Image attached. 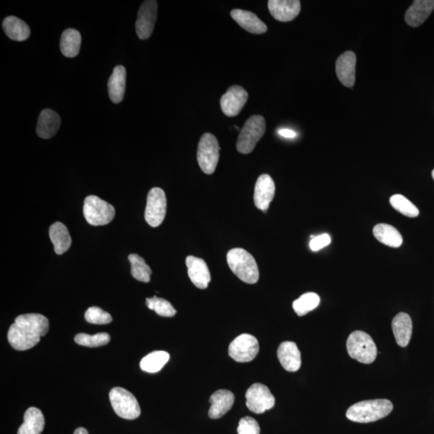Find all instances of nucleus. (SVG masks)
<instances>
[{
    "label": "nucleus",
    "mask_w": 434,
    "mask_h": 434,
    "mask_svg": "<svg viewBox=\"0 0 434 434\" xmlns=\"http://www.w3.org/2000/svg\"><path fill=\"white\" fill-rule=\"evenodd\" d=\"M49 319L40 314L18 316L10 326L8 340L14 349L26 351L37 345L40 338L48 333Z\"/></svg>",
    "instance_id": "1"
},
{
    "label": "nucleus",
    "mask_w": 434,
    "mask_h": 434,
    "mask_svg": "<svg viewBox=\"0 0 434 434\" xmlns=\"http://www.w3.org/2000/svg\"><path fill=\"white\" fill-rule=\"evenodd\" d=\"M392 403L387 399H376L356 403L346 412L347 419L358 423H370L389 416Z\"/></svg>",
    "instance_id": "2"
},
{
    "label": "nucleus",
    "mask_w": 434,
    "mask_h": 434,
    "mask_svg": "<svg viewBox=\"0 0 434 434\" xmlns=\"http://www.w3.org/2000/svg\"><path fill=\"white\" fill-rule=\"evenodd\" d=\"M229 268L242 282L255 284L259 279V269L256 260L247 250L235 248L227 254Z\"/></svg>",
    "instance_id": "3"
},
{
    "label": "nucleus",
    "mask_w": 434,
    "mask_h": 434,
    "mask_svg": "<svg viewBox=\"0 0 434 434\" xmlns=\"http://www.w3.org/2000/svg\"><path fill=\"white\" fill-rule=\"evenodd\" d=\"M347 350L351 358L369 365L377 356L376 345L372 337L362 331L351 333L347 340Z\"/></svg>",
    "instance_id": "4"
},
{
    "label": "nucleus",
    "mask_w": 434,
    "mask_h": 434,
    "mask_svg": "<svg viewBox=\"0 0 434 434\" xmlns=\"http://www.w3.org/2000/svg\"><path fill=\"white\" fill-rule=\"evenodd\" d=\"M265 132V120L262 116L253 115L244 124L240 132L237 149L242 154L251 153Z\"/></svg>",
    "instance_id": "5"
},
{
    "label": "nucleus",
    "mask_w": 434,
    "mask_h": 434,
    "mask_svg": "<svg viewBox=\"0 0 434 434\" xmlns=\"http://www.w3.org/2000/svg\"><path fill=\"white\" fill-rule=\"evenodd\" d=\"M84 217L91 226H106L115 216V209L110 203L96 196L85 198L83 208Z\"/></svg>",
    "instance_id": "6"
},
{
    "label": "nucleus",
    "mask_w": 434,
    "mask_h": 434,
    "mask_svg": "<svg viewBox=\"0 0 434 434\" xmlns=\"http://www.w3.org/2000/svg\"><path fill=\"white\" fill-rule=\"evenodd\" d=\"M110 400L116 415L124 419L135 420L141 415V408L135 397L120 387L110 392Z\"/></svg>",
    "instance_id": "7"
},
{
    "label": "nucleus",
    "mask_w": 434,
    "mask_h": 434,
    "mask_svg": "<svg viewBox=\"0 0 434 434\" xmlns=\"http://www.w3.org/2000/svg\"><path fill=\"white\" fill-rule=\"evenodd\" d=\"M219 142L210 133H206L199 142L197 161L203 173L211 175L215 172L219 157Z\"/></svg>",
    "instance_id": "8"
},
{
    "label": "nucleus",
    "mask_w": 434,
    "mask_h": 434,
    "mask_svg": "<svg viewBox=\"0 0 434 434\" xmlns=\"http://www.w3.org/2000/svg\"><path fill=\"white\" fill-rule=\"evenodd\" d=\"M167 212L166 194L160 187L152 188L148 193L145 210L146 222L151 227H158L165 221Z\"/></svg>",
    "instance_id": "9"
},
{
    "label": "nucleus",
    "mask_w": 434,
    "mask_h": 434,
    "mask_svg": "<svg viewBox=\"0 0 434 434\" xmlns=\"http://www.w3.org/2000/svg\"><path fill=\"white\" fill-rule=\"evenodd\" d=\"M259 352L258 341L253 335L242 334L228 347V355L235 361L247 362L255 359Z\"/></svg>",
    "instance_id": "10"
},
{
    "label": "nucleus",
    "mask_w": 434,
    "mask_h": 434,
    "mask_svg": "<svg viewBox=\"0 0 434 434\" xmlns=\"http://www.w3.org/2000/svg\"><path fill=\"white\" fill-rule=\"evenodd\" d=\"M246 398L247 408L256 415H262L275 406V398L269 387L259 383L249 387Z\"/></svg>",
    "instance_id": "11"
},
{
    "label": "nucleus",
    "mask_w": 434,
    "mask_h": 434,
    "mask_svg": "<svg viewBox=\"0 0 434 434\" xmlns=\"http://www.w3.org/2000/svg\"><path fill=\"white\" fill-rule=\"evenodd\" d=\"M158 15V2L156 0H147L142 3L137 13L135 30L141 40L150 38L154 31Z\"/></svg>",
    "instance_id": "12"
},
{
    "label": "nucleus",
    "mask_w": 434,
    "mask_h": 434,
    "mask_svg": "<svg viewBox=\"0 0 434 434\" xmlns=\"http://www.w3.org/2000/svg\"><path fill=\"white\" fill-rule=\"evenodd\" d=\"M249 98L248 93L242 86L229 87L221 99L223 113L228 117H235L241 113Z\"/></svg>",
    "instance_id": "13"
},
{
    "label": "nucleus",
    "mask_w": 434,
    "mask_h": 434,
    "mask_svg": "<svg viewBox=\"0 0 434 434\" xmlns=\"http://www.w3.org/2000/svg\"><path fill=\"white\" fill-rule=\"evenodd\" d=\"M275 195V183L270 176L264 174L258 178L254 188V203L260 210L267 212Z\"/></svg>",
    "instance_id": "14"
},
{
    "label": "nucleus",
    "mask_w": 434,
    "mask_h": 434,
    "mask_svg": "<svg viewBox=\"0 0 434 434\" xmlns=\"http://www.w3.org/2000/svg\"><path fill=\"white\" fill-rule=\"evenodd\" d=\"M356 56L351 51H347L340 56L335 63L336 75L340 83L349 88L356 83Z\"/></svg>",
    "instance_id": "15"
},
{
    "label": "nucleus",
    "mask_w": 434,
    "mask_h": 434,
    "mask_svg": "<svg viewBox=\"0 0 434 434\" xmlns=\"http://www.w3.org/2000/svg\"><path fill=\"white\" fill-rule=\"evenodd\" d=\"M268 8L272 17L281 22H289L298 17L301 11L299 0H269Z\"/></svg>",
    "instance_id": "16"
},
{
    "label": "nucleus",
    "mask_w": 434,
    "mask_h": 434,
    "mask_svg": "<svg viewBox=\"0 0 434 434\" xmlns=\"http://www.w3.org/2000/svg\"><path fill=\"white\" fill-rule=\"evenodd\" d=\"M186 265L192 283L199 289H206L211 282V274L206 262L201 258L188 256Z\"/></svg>",
    "instance_id": "17"
},
{
    "label": "nucleus",
    "mask_w": 434,
    "mask_h": 434,
    "mask_svg": "<svg viewBox=\"0 0 434 434\" xmlns=\"http://www.w3.org/2000/svg\"><path fill=\"white\" fill-rule=\"evenodd\" d=\"M278 358L283 369L290 372L299 370L302 365L301 352L297 344L291 341H285L278 349Z\"/></svg>",
    "instance_id": "18"
},
{
    "label": "nucleus",
    "mask_w": 434,
    "mask_h": 434,
    "mask_svg": "<svg viewBox=\"0 0 434 434\" xmlns=\"http://www.w3.org/2000/svg\"><path fill=\"white\" fill-rule=\"evenodd\" d=\"M212 406L208 412L212 419H219L231 410L235 397L231 391L221 390L216 391L209 399Z\"/></svg>",
    "instance_id": "19"
},
{
    "label": "nucleus",
    "mask_w": 434,
    "mask_h": 434,
    "mask_svg": "<svg viewBox=\"0 0 434 434\" xmlns=\"http://www.w3.org/2000/svg\"><path fill=\"white\" fill-rule=\"evenodd\" d=\"M434 9V0H416L407 10L405 19L411 27L420 26Z\"/></svg>",
    "instance_id": "20"
},
{
    "label": "nucleus",
    "mask_w": 434,
    "mask_h": 434,
    "mask_svg": "<svg viewBox=\"0 0 434 434\" xmlns=\"http://www.w3.org/2000/svg\"><path fill=\"white\" fill-rule=\"evenodd\" d=\"M60 117L57 112L50 109L42 111L38 119L37 133L39 137L49 140L57 135L60 126Z\"/></svg>",
    "instance_id": "21"
},
{
    "label": "nucleus",
    "mask_w": 434,
    "mask_h": 434,
    "mask_svg": "<svg viewBox=\"0 0 434 434\" xmlns=\"http://www.w3.org/2000/svg\"><path fill=\"white\" fill-rule=\"evenodd\" d=\"M392 328L397 344L401 347H407L412 333V322L410 315L397 314L392 319Z\"/></svg>",
    "instance_id": "22"
},
{
    "label": "nucleus",
    "mask_w": 434,
    "mask_h": 434,
    "mask_svg": "<svg viewBox=\"0 0 434 434\" xmlns=\"http://www.w3.org/2000/svg\"><path fill=\"white\" fill-rule=\"evenodd\" d=\"M232 18L247 32L253 34L267 33V26L256 15L242 9H233L231 12Z\"/></svg>",
    "instance_id": "23"
},
{
    "label": "nucleus",
    "mask_w": 434,
    "mask_h": 434,
    "mask_svg": "<svg viewBox=\"0 0 434 434\" xmlns=\"http://www.w3.org/2000/svg\"><path fill=\"white\" fill-rule=\"evenodd\" d=\"M126 85V70L122 65H117L108 81L110 99L114 103H120L124 99Z\"/></svg>",
    "instance_id": "24"
},
{
    "label": "nucleus",
    "mask_w": 434,
    "mask_h": 434,
    "mask_svg": "<svg viewBox=\"0 0 434 434\" xmlns=\"http://www.w3.org/2000/svg\"><path fill=\"white\" fill-rule=\"evenodd\" d=\"M44 424L42 412L37 408L31 407L24 413V423L17 434H40L44 431Z\"/></svg>",
    "instance_id": "25"
},
{
    "label": "nucleus",
    "mask_w": 434,
    "mask_h": 434,
    "mask_svg": "<svg viewBox=\"0 0 434 434\" xmlns=\"http://www.w3.org/2000/svg\"><path fill=\"white\" fill-rule=\"evenodd\" d=\"M3 28L5 34L15 42H24L30 37L31 30L28 25L13 15L3 19Z\"/></svg>",
    "instance_id": "26"
},
{
    "label": "nucleus",
    "mask_w": 434,
    "mask_h": 434,
    "mask_svg": "<svg viewBox=\"0 0 434 434\" xmlns=\"http://www.w3.org/2000/svg\"><path fill=\"white\" fill-rule=\"evenodd\" d=\"M49 237L53 244L54 251L58 255L68 251L72 244L68 228L60 222H56L51 226Z\"/></svg>",
    "instance_id": "27"
},
{
    "label": "nucleus",
    "mask_w": 434,
    "mask_h": 434,
    "mask_svg": "<svg viewBox=\"0 0 434 434\" xmlns=\"http://www.w3.org/2000/svg\"><path fill=\"white\" fill-rule=\"evenodd\" d=\"M374 234L377 241L387 247L399 248L403 243L401 234L390 224H377L374 228Z\"/></svg>",
    "instance_id": "28"
},
{
    "label": "nucleus",
    "mask_w": 434,
    "mask_h": 434,
    "mask_svg": "<svg viewBox=\"0 0 434 434\" xmlns=\"http://www.w3.org/2000/svg\"><path fill=\"white\" fill-rule=\"evenodd\" d=\"M60 51L66 58H73L78 55L81 46V35L78 30L66 29L61 35Z\"/></svg>",
    "instance_id": "29"
},
{
    "label": "nucleus",
    "mask_w": 434,
    "mask_h": 434,
    "mask_svg": "<svg viewBox=\"0 0 434 434\" xmlns=\"http://www.w3.org/2000/svg\"><path fill=\"white\" fill-rule=\"evenodd\" d=\"M170 355L167 351H156L151 352L140 362L141 369L148 374H156L169 361Z\"/></svg>",
    "instance_id": "30"
},
{
    "label": "nucleus",
    "mask_w": 434,
    "mask_h": 434,
    "mask_svg": "<svg viewBox=\"0 0 434 434\" xmlns=\"http://www.w3.org/2000/svg\"><path fill=\"white\" fill-rule=\"evenodd\" d=\"M131 264V274L136 280L142 283H149L151 269L148 265L145 260L137 254H131L128 257Z\"/></svg>",
    "instance_id": "31"
},
{
    "label": "nucleus",
    "mask_w": 434,
    "mask_h": 434,
    "mask_svg": "<svg viewBox=\"0 0 434 434\" xmlns=\"http://www.w3.org/2000/svg\"><path fill=\"white\" fill-rule=\"evenodd\" d=\"M319 303V296L313 292H308L294 301L293 308L299 316H303L317 308Z\"/></svg>",
    "instance_id": "32"
},
{
    "label": "nucleus",
    "mask_w": 434,
    "mask_h": 434,
    "mask_svg": "<svg viewBox=\"0 0 434 434\" xmlns=\"http://www.w3.org/2000/svg\"><path fill=\"white\" fill-rule=\"evenodd\" d=\"M390 203L393 208L408 217H417L419 215V209L408 199L400 194L390 198Z\"/></svg>",
    "instance_id": "33"
},
{
    "label": "nucleus",
    "mask_w": 434,
    "mask_h": 434,
    "mask_svg": "<svg viewBox=\"0 0 434 434\" xmlns=\"http://www.w3.org/2000/svg\"><path fill=\"white\" fill-rule=\"evenodd\" d=\"M147 308L156 311V313L163 317H173L176 314V310L168 301L158 298L156 296L146 299Z\"/></svg>",
    "instance_id": "34"
},
{
    "label": "nucleus",
    "mask_w": 434,
    "mask_h": 434,
    "mask_svg": "<svg viewBox=\"0 0 434 434\" xmlns=\"http://www.w3.org/2000/svg\"><path fill=\"white\" fill-rule=\"evenodd\" d=\"M76 344L81 346L96 347L106 345L109 344L110 336L107 333H98L94 335L80 333L75 336L74 339Z\"/></svg>",
    "instance_id": "35"
},
{
    "label": "nucleus",
    "mask_w": 434,
    "mask_h": 434,
    "mask_svg": "<svg viewBox=\"0 0 434 434\" xmlns=\"http://www.w3.org/2000/svg\"><path fill=\"white\" fill-rule=\"evenodd\" d=\"M85 319L90 324L98 325L108 324L113 320L108 312H106L98 306H91L87 310Z\"/></svg>",
    "instance_id": "36"
},
{
    "label": "nucleus",
    "mask_w": 434,
    "mask_h": 434,
    "mask_svg": "<svg viewBox=\"0 0 434 434\" xmlns=\"http://www.w3.org/2000/svg\"><path fill=\"white\" fill-rule=\"evenodd\" d=\"M260 426L256 420L251 417H244L239 422L238 434H260Z\"/></svg>",
    "instance_id": "37"
},
{
    "label": "nucleus",
    "mask_w": 434,
    "mask_h": 434,
    "mask_svg": "<svg viewBox=\"0 0 434 434\" xmlns=\"http://www.w3.org/2000/svg\"><path fill=\"white\" fill-rule=\"evenodd\" d=\"M331 244V237L328 234H322L319 236L314 237L310 242V248L312 251H319V250L329 246Z\"/></svg>",
    "instance_id": "38"
},
{
    "label": "nucleus",
    "mask_w": 434,
    "mask_h": 434,
    "mask_svg": "<svg viewBox=\"0 0 434 434\" xmlns=\"http://www.w3.org/2000/svg\"><path fill=\"white\" fill-rule=\"evenodd\" d=\"M278 134L281 136L287 137V139H294V137L297 136V134H296V133L294 131L287 129V128L278 130Z\"/></svg>",
    "instance_id": "39"
},
{
    "label": "nucleus",
    "mask_w": 434,
    "mask_h": 434,
    "mask_svg": "<svg viewBox=\"0 0 434 434\" xmlns=\"http://www.w3.org/2000/svg\"><path fill=\"white\" fill-rule=\"evenodd\" d=\"M74 434H89V433L85 428L80 427L76 428Z\"/></svg>",
    "instance_id": "40"
},
{
    "label": "nucleus",
    "mask_w": 434,
    "mask_h": 434,
    "mask_svg": "<svg viewBox=\"0 0 434 434\" xmlns=\"http://www.w3.org/2000/svg\"><path fill=\"white\" fill-rule=\"evenodd\" d=\"M432 176H433V180H434V169H433V171L432 172Z\"/></svg>",
    "instance_id": "41"
}]
</instances>
